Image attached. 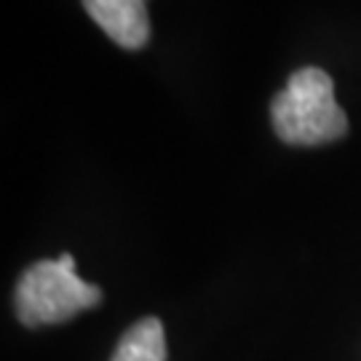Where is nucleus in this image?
I'll return each instance as SVG.
<instances>
[{
	"instance_id": "1",
	"label": "nucleus",
	"mask_w": 361,
	"mask_h": 361,
	"mask_svg": "<svg viewBox=\"0 0 361 361\" xmlns=\"http://www.w3.org/2000/svg\"><path fill=\"white\" fill-rule=\"evenodd\" d=\"M271 121L281 142L300 147L335 142L348 134V116L335 99V83L319 67L289 75L286 89L273 97Z\"/></svg>"
},
{
	"instance_id": "2",
	"label": "nucleus",
	"mask_w": 361,
	"mask_h": 361,
	"mask_svg": "<svg viewBox=\"0 0 361 361\" xmlns=\"http://www.w3.org/2000/svg\"><path fill=\"white\" fill-rule=\"evenodd\" d=\"M102 302V289L86 284L75 273L73 255L59 259H40L30 265L13 295L16 316L25 326L70 322L75 313Z\"/></svg>"
},
{
	"instance_id": "4",
	"label": "nucleus",
	"mask_w": 361,
	"mask_h": 361,
	"mask_svg": "<svg viewBox=\"0 0 361 361\" xmlns=\"http://www.w3.org/2000/svg\"><path fill=\"white\" fill-rule=\"evenodd\" d=\"M110 361H166V335L164 324L155 316L137 322L121 337Z\"/></svg>"
},
{
	"instance_id": "3",
	"label": "nucleus",
	"mask_w": 361,
	"mask_h": 361,
	"mask_svg": "<svg viewBox=\"0 0 361 361\" xmlns=\"http://www.w3.org/2000/svg\"><path fill=\"white\" fill-rule=\"evenodd\" d=\"M83 8L102 27L104 35L126 51H137L150 40L145 0H83Z\"/></svg>"
}]
</instances>
